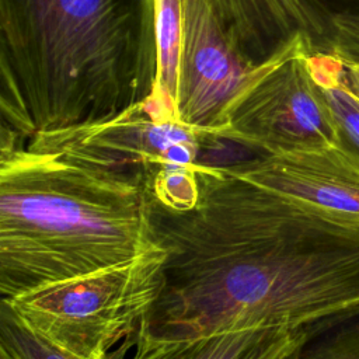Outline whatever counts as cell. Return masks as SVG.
<instances>
[{"label": "cell", "instance_id": "7c38bea8", "mask_svg": "<svg viewBox=\"0 0 359 359\" xmlns=\"http://www.w3.org/2000/svg\"><path fill=\"white\" fill-rule=\"evenodd\" d=\"M307 62L334 115L341 144L359 154V98L342 81V57L334 53H309Z\"/></svg>", "mask_w": 359, "mask_h": 359}, {"label": "cell", "instance_id": "e0dca14e", "mask_svg": "<svg viewBox=\"0 0 359 359\" xmlns=\"http://www.w3.org/2000/svg\"><path fill=\"white\" fill-rule=\"evenodd\" d=\"M355 1H359V0H355Z\"/></svg>", "mask_w": 359, "mask_h": 359}, {"label": "cell", "instance_id": "277c9868", "mask_svg": "<svg viewBox=\"0 0 359 359\" xmlns=\"http://www.w3.org/2000/svg\"><path fill=\"white\" fill-rule=\"evenodd\" d=\"M163 247L130 261L1 300L20 321L80 359H112L122 339L135 338L163 286Z\"/></svg>", "mask_w": 359, "mask_h": 359}, {"label": "cell", "instance_id": "3957f363", "mask_svg": "<svg viewBox=\"0 0 359 359\" xmlns=\"http://www.w3.org/2000/svg\"><path fill=\"white\" fill-rule=\"evenodd\" d=\"M158 247L144 180L29 149L1 126V300Z\"/></svg>", "mask_w": 359, "mask_h": 359}, {"label": "cell", "instance_id": "5b68a950", "mask_svg": "<svg viewBox=\"0 0 359 359\" xmlns=\"http://www.w3.org/2000/svg\"><path fill=\"white\" fill-rule=\"evenodd\" d=\"M309 53L306 41L297 38L268 60L230 105L219 137L259 154L341 144L334 115L310 73Z\"/></svg>", "mask_w": 359, "mask_h": 359}, {"label": "cell", "instance_id": "9a60e30c", "mask_svg": "<svg viewBox=\"0 0 359 359\" xmlns=\"http://www.w3.org/2000/svg\"><path fill=\"white\" fill-rule=\"evenodd\" d=\"M344 60V72H342V81L346 88L359 98V59Z\"/></svg>", "mask_w": 359, "mask_h": 359}, {"label": "cell", "instance_id": "8992f818", "mask_svg": "<svg viewBox=\"0 0 359 359\" xmlns=\"http://www.w3.org/2000/svg\"><path fill=\"white\" fill-rule=\"evenodd\" d=\"M205 140L206 133L178 119H156L142 105L105 122L39 133L25 146L137 175L150 188L153 180L165 171L208 168L201 163Z\"/></svg>", "mask_w": 359, "mask_h": 359}, {"label": "cell", "instance_id": "52a82bcc", "mask_svg": "<svg viewBox=\"0 0 359 359\" xmlns=\"http://www.w3.org/2000/svg\"><path fill=\"white\" fill-rule=\"evenodd\" d=\"M266 63V62H265ZM237 48L215 0H184L178 69V118L219 136L238 94L261 73Z\"/></svg>", "mask_w": 359, "mask_h": 359}, {"label": "cell", "instance_id": "6da1fadb", "mask_svg": "<svg viewBox=\"0 0 359 359\" xmlns=\"http://www.w3.org/2000/svg\"><path fill=\"white\" fill-rule=\"evenodd\" d=\"M198 180L199 198L188 210L151 199L165 251L161 292L144 320L151 335L304 328L359 307V227L222 167Z\"/></svg>", "mask_w": 359, "mask_h": 359}, {"label": "cell", "instance_id": "ba28073f", "mask_svg": "<svg viewBox=\"0 0 359 359\" xmlns=\"http://www.w3.org/2000/svg\"><path fill=\"white\" fill-rule=\"evenodd\" d=\"M237 48L259 66L294 39L310 53L359 57V14L348 0H215Z\"/></svg>", "mask_w": 359, "mask_h": 359}, {"label": "cell", "instance_id": "5bb4252c", "mask_svg": "<svg viewBox=\"0 0 359 359\" xmlns=\"http://www.w3.org/2000/svg\"><path fill=\"white\" fill-rule=\"evenodd\" d=\"M0 352L11 359H80L32 332L4 302L0 316Z\"/></svg>", "mask_w": 359, "mask_h": 359}, {"label": "cell", "instance_id": "30bf717a", "mask_svg": "<svg viewBox=\"0 0 359 359\" xmlns=\"http://www.w3.org/2000/svg\"><path fill=\"white\" fill-rule=\"evenodd\" d=\"M307 327H258L199 338L165 339L151 335L144 323L135 335L129 359H283L306 337Z\"/></svg>", "mask_w": 359, "mask_h": 359}, {"label": "cell", "instance_id": "9c48e42d", "mask_svg": "<svg viewBox=\"0 0 359 359\" xmlns=\"http://www.w3.org/2000/svg\"><path fill=\"white\" fill-rule=\"evenodd\" d=\"M222 168L332 220L359 227V154L344 144L255 154Z\"/></svg>", "mask_w": 359, "mask_h": 359}, {"label": "cell", "instance_id": "8fae6325", "mask_svg": "<svg viewBox=\"0 0 359 359\" xmlns=\"http://www.w3.org/2000/svg\"><path fill=\"white\" fill-rule=\"evenodd\" d=\"M184 25V0H154L157 76L146 111L156 119H178V69Z\"/></svg>", "mask_w": 359, "mask_h": 359}, {"label": "cell", "instance_id": "2e32d148", "mask_svg": "<svg viewBox=\"0 0 359 359\" xmlns=\"http://www.w3.org/2000/svg\"><path fill=\"white\" fill-rule=\"evenodd\" d=\"M0 359H11L8 355H6V353H3V352H0Z\"/></svg>", "mask_w": 359, "mask_h": 359}, {"label": "cell", "instance_id": "7a4b0ae2", "mask_svg": "<svg viewBox=\"0 0 359 359\" xmlns=\"http://www.w3.org/2000/svg\"><path fill=\"white\" fill-rule=\"evenodd\" d=\"M156 76L154 0H0L1 126L24 143L144 105Z\"/></svg>", "mask_w": 359, "mask_h": 359}, {"label": "cell", "instance_id": "4fadbf2b", "mask_svg": "<svg viewBox=\"0 0 359 359\" xmlns=\"http://www.w3.org/2000/svg\"><path fill=\"white\" fill-rule=\"evenodd\" d=\"M283 359H359V307L309 325Z\"/></svg>", "mask_w": 359, "mask_h": 359}]
</instances>
